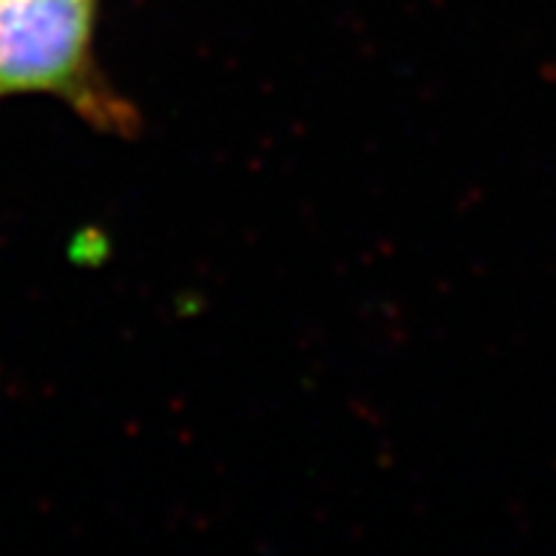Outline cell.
<instances>
[{
	"mask_svg": "<svg viewBox=\"0 0 556 556\" xmlns=\"http://www.w3.org/2000/svg\"><path fill=\"white\" fill-rule=\"evenodd\" d=\"M97 0H0V100L49 94L100 128L131 114L111 94L94 60Z\"/></svg>",
	"mask_w": 556,
	"mask_h": 556,
	"instance_id": "obj_1",
	"label": "cell"
}]
</instances>
